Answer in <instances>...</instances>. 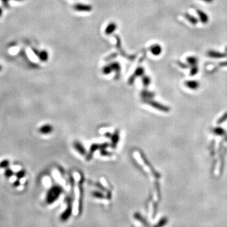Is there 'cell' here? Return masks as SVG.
<instances>
[{
	"label": "cell",
	"instance_id": "cell-27",
	"mask_svg": "<svg viewBox=\"0 0 227 227\" xmlns=\"http://www.w3.org/2000/svg\"><path fill=\"white\" fill-rule=\"evenodd\" d=\"M198 70H199V69H198V67H197V65L192 66V67H191V71H190V75L191 76H195L196 74H197Z\"/></svg>",
	"mask_w": 227,
	"mask_h": 227
},
{
	"label": "cell",
	"instance_id": "cell-17",
	"mask_svg": "<svg viewBox=\"0 0 227 227\" xmlns=\"http://www.w3.org/2000/svg\"><path fill=\"white\" fill-rule=\"evenodd\" d=\"M150 52L155 56H159L162 52V47L160 45L155 44L152 45L150 47Z\"/></svg>",
	"mask_w": 227,
	"mask_h": 227
},
{
	"label": "cell",
	"instance_id": "cell-26",
	"mask_svg": "<svg viewBox=\"0 0 227 227\" xmlns=\"http://www.w3.org/2000/svg\"><path fill=\"white\" fill-rule=\"evenodd\" d=\"M25 175H26V171L25 170H23V169L19 170V172H17L15 173V175L17 177V178L19 179H21L23 178V177H25Z\"/></svg>",
	"mask_w": 227,
	"mask_h": 227
},
{
	"label": "cell",
	"instance_id": "cell-2",
	"mask_svg": "<svg viewBox=\"0 0 227 227\" xmlns=\"http://www.w3.org/2000/svg\"><path fill=\"white\" fill-rule=\"evenodd\" d=\"M120 70H121V67L120 64L118 62H114L104 66L102 69V72L104 74H109L114 72L116 74V78L118 79L120 76Z\"/></svg>",
	"mask_w": 227,
	"mask_h": 227
},
{
	"label": "cell",
	"instance_id": "cell-40",
	"mask_svg": "<svg viewBox=\"0 0 227 227\" xmlns=\"http://www.w3.org/2000/svg\"><path fill=\"white\" fill-rule=\"evenodd\" d=\"M2 14H3V9L2 8L0 7V17L2 16Z\"/></svg>",
	"mask_w": 227,
	"mask_h": 227
},
{
	"label": "cell",
	"instance_id": "cell-32",
	"mask_svg": "<svg viewBox=\"0 0 227 227\" xmlns=\"http://www.w3.org/2000/svg\"><path fill=\"white\" fill-rule=\"evenodd\" d=\"M226 120H227V112H226L225 114L221 117V118H220L218 119V120L217 121V123L219 125V124L224 122Z\"/></svg>",
	"mask_w": 227,
	"mask_h": 227
},
{
	"label": "cell",
	"instance_id": "cell-35",
	"mask_svg": "<svg viewBox=\"0 0 227 227\" xmlns=\"http://www.w3.org/2000/svg\"><path fill=\"white\" fill-rule=\"evenodd\" d=\"M100 145H101L100 150H101V149H106L108 147H109V144L107 143H102V144H100Z\"/></svg>",
	"mask_w": 227,
	"mask_h": 227
},
{
	"label": "cell",
	"instance_id": "cell-41",
	"mask_svg": "<svg viewBox=\"0 0 227 227\" xmlns=\"http://www.w3.org/2000/svg\"><path fill=\"white\" fill-rule=\"evenodd\" d=\"M13 1H22L23 0H13Z\"/></svg>",
	"mask_w": 227,
	"mask_h": 227
},
{
	"label": "cell",
	"instance_id": "cell-42",
	"mask_svg": "<svg viewBox=\"0 0 227 227\" xmlns=\"http://www.w3.org/2000/svg\"><path fill=\"white\" fill-rule=\"evenodd\" d=\"M2 69H3V67L1 65H0V72H1V71L2 70Z\"/></svg>",
	"mask_w": 227,
	"mask_h": 227
},
{
	"label": "cell",
	"instance_id": "cell-23",
	"mask_svg": "<svg viewBox=\"0 0 227 227\" xmlns=\"http://www.w3.org/2000/svg\"><path fill=\"white\" fill-rule=\"evenodd\" d=\"M93 197L99 199H103L107 198V196H105V194L100 191H93L91 193Z\"/></svg>",
	"mask_w": 227,
	"mask_h": 227
},
{
	"label": "cell",
	"instance_id": "cell-13",
	"mask_svg": "<svg viewBox=\"0 0 227 227\" xmlns=\"http://www.w3.org/2000/svg\"><path fill=\"white\" fill-rule=\"evenodd\" d=\"M207 54L209 57H210V58H216V59L223 58H225V57H227V54H226V53L215 51L213 50H210L209 51H208Z\"/></svg>",
	"mask_w": 227,
	"mask_h": 227
},
{
	"label": "cell",
	"instance_id": "cell-22",
	"mask_svg": "<svg viewBox=\"0 0 227 227\" xmlns=\"http://www.w3.org/2000/svg\"><path fill=\"white\" fill-rule=\"evenodd\" d=\"M186 61L191 66L196 65L197 63V58L194 56H189L186 58Z\"/></svg>",
	"mask_w": 227,
	"mask_h": 227
},
{
	"label": "cell",
	"instance_id": "cell-6",
	"mask_svg": "<svg viewBox=\"0 0 227 227\" xmlns=\"http://www.w3.org/2000/svg\"><path fill=\"white\" fill-rule=\"evenodd\" d=\"M140 158H141V160L143 161V162L144 164V165H146L147 167L150 170L151 172L152 173V174L154 176V177L157 179H159L160 178V174L157 172H156V170L153 168V166L150 164V163L149 162V161L147 160V158L145 157V156L144 155V154L142 153V152H140Z\"/></svg>",
	"mask_w": 227,
	"mask_h": 227
},
{
	"label": "cell",
	"instance_id": "cell-34",
	"mask_svg": "<svg viewBox=\"0 0 227 227\" xmlns=\"http://www.w3.org/2000/svg\"><path fill=\"white\" fill-rule=\"evenodd\" d=\"M20 179H17V180H16L15 182H13V186L14 187H19L20 185V180H19Z\"/></svg>",
	"mask_w": 227,
	"mask_h": 227
},
{
	"label": "cell",
	"instance_id": "cell-5",
	"mask_svg": "<svg viewBox=\"0 0 227 227\" xmlns=\"http://www.w3.org/2000/svg\"><path fill=\"white\" fill-rule=\"evenodd\" d=\"M143 102L151 105L152 107L159 110V111L165 112H168L170 111V109L168 107H166V106L160 104V103L157 102L150 100V99H144Z\"/></svg>",
	"mask_w": 227,
	"mask_h": 227
},
{
	"label": "cell",
	"instance_id": "cell-14",
	"mask_svg": "<svg viewBox=\"0 0 227 227\" xmlns=\"http://www.w3.org/2000/svg\"><path fill=\"white\" fill-rule=\"evenodd\" d=\"M196 12L199 16V20H200L201 23H203V24H206V23H208L209 17L206 13L199 9H197Z\"/></svg>",
	"mask_w": 227,
	"mask_h": 227
},
{
	"label": "cell",
	"instance_id": "cell-30",
	"mask_svg": "<svg viewBox=\"0 0 227 227\" xmlns=\"http://www.w3.org/2000/svg\"><path fill=\"white\" fill-rule=\"evenodd\" d=\"M100 150V153L103 157H112V153L106 150V149H101Z\"/></svg>",
	"mask_w": 227,
	"mask_h": 227
},
{
	"label": "cell",
	"instance_id": "cell-10",
	"mask_svg": "<svg viewBox=\"0 0 227 227\" xmlns=\"http://www.w3.org/2000/svg\"><path fill=\"white\" fill-rule=\"evenodd\" d=\"M33 51L35 53V54L36 55L39 59L41 60V61H47L48 58H49V55H48V53L46 51L44 50H42V51H38L37 49H33Z\"/></svg>",
	"mask_w": 227,
	"mask_h": 227
},
{
	"label": "cell",
	"instance_id": "cell-11",
	"mask_svg": "<svg viewBox=\"0 0 227 227\" xmlns=\"http://www.w3.org/2000/svg\"><path fill=\"white\" fill-rule=\"evenodd\" d=\"M120 139V132L119 130H116L114 133L112 134L111 136V148L113 149H115L117 147L119 141Z\"/></svg>",
	"mask_w": 227,
	"mask_h": 227
},
{
	"label": "cell",
	"instance_id": "cell-19",
	"mask_svg": "<svg viewBox=\"0 0 227 227\" xmlns=\"http://www.w3.org/2000/svg\"><path fill=\"white\" fill-rule=\"evenodd\" d=\"M184 17L186 18V20L188 22H190L191 24L193 25H196L198 23V20L196 17H194V16L190 15L189 13H184Z\"/></svg>",
	"mask_w": 227,
	"mask_h": 227
},
{
	"label": "cell",
	"instance_id": "cell-15",
	"mask_svg": "<svg viewBox=\"0 0 227 227\" xmlns=\"http://www.w3.org/2000/svg\"><path fill=\"white\" fill-rule=\"evenodd\" d=\"M73 147L74 149L77 151V152L81 155H86L87 154V151L85 150V148L82 145V144L80 143L78 141H75L74 143Z\"/></svg>",
	"mask_w": 227,
	"mask_h": 227
},
{
	"label": "cell",
	"instance_id": "cell-12",
	"mask_svg": "<svg viewBox=\"0 0 227 227\" xmlns=\"http://www.w3.org/2000/svg\"><path fill=\"white\" fill-rule=\"evenodd\" d=\"M185 86L187 88H189V89L196 90L198 89L199 88L200 84L199 81L196 80H187L186 81L185 83H184Z\"/></svg>",
	"mask_w": 227,
	"mask_h": 227
},
{
	"label": "cell",
	"instance_id": "cell-31",
	"mask_svg": "<svg viewBox=\"0 0 227 227\" xmlns=\"http://www.w3.org/2000/svg\"><path fill=\"white\" fill-rule=\"evenodd\" d=\"M167 223V219L166 218H163L162 219H160V221L158 222V223L155 226H162L165 225L166 223Z\"/></svg>",
	"mask_w": 227,
	"mask_h": 227
},
{
	"label": "cell",
	"instance_id": "cell-20",
	"mask_svg": "<svg viewBox=\"0 0 227 227\" xmlns=\"http://www.w3.org/2000/svg\"><path fill=\"white\" fill-rule=\"evenodd\" d=\"M134 218H135L136 220H138V221H140L141 223H142V224H143V225H145V226H148V225H149L148 224V223H147V221H146V219H145L143 216H142L139 213H134Z\"/></svg>",
	"mask_w": 227,
	"mask_h": 227
},
{
	"label": "cell",
	"instance_id": "cell-28",
	"mask_svg": "<svg viewBox=\"0 0 227 227\" xmlns=\"http://www.w3.org/2000/svg\"><path fill=\"white\" fill-rule=\"evenodd\" d=\"M4 174L5 175V177H7V178H10V177H12L13 175L14 172H13V171L11 169L6 168L5 169V170Z\"/></svg>",
	"mask_w": 227,
	"mask_h": 227
},
{
	"label": "cell",
	"instance_id": "cell-33",
	"mask_svg": "<svg viewBox=\"0 0 227 227\" xmlns=\"http://www.w3.org/2000/svg\"><path fill=\"white\" fill-rule=\"evenodd\" d=\"M2 3H3V5L4 6V7L5 8H8L9 7V2L10 0H1Z\"/></svg>",
	"mask_w": 227,
	"mask_h": 227
},
{
	"label": "cell",
	"instance_id": "cell-29",
	"mask_svg": "<svg viewBox=\"0 0 227 227\" xmlns=\"http://www.w3.org/2000/svg\"><path fill=\"white\" fill-rule=\"evenodd\" d=\"M10 165V162L8 160H3L0 162V169H6Z\"/></svg>",
	"mask_w": 227,
	"mask_h": 227
},
{
	"label": "cell",
	"instance_id": "cell-1",
	"mask_svg": "<svg viewBox=\"0 0 227 227\" xmlns=\"http://www.w3.org/2000/svg\"><path fill=\"white\" fill-rule=\"evenodd\" d=\"M63 189L61 186L55 185L51 187L47 191L45 196V202L47 204H52L58 199L60 196L63 193Z\"/></svg>",
	"mask_w": 227,
	"mask_h": 227
},
{
	"label": "cell",
	"instance_id": "cell-38",
	"mask_svg": "<svg viewBox=\"0 0 227 227\" xmlns=\"http://www.w3.org/2000/svg\"><path fill=\"white\" fill-rule=\"evenodd\" d=\"M104 136H105L106 138H110V139H111V136H112V134H111V133H109V132H107L106 133H105Z\"/></svg>",
	"mask_w": 227,
	"mask_h": 227
},
{
	"label": "cell",
	"instance_id": "cell-7",
	"mask_svg": "<svg viewBox=\"0 0 227 227\" xmlns=\"http://www.w3.org/2000/svg\"><path fill=\"white\" fill-rule=\"evenodd\" d=\"M73 8L76 12H90L92 10V6L90 5L77 3L73 6Z\"/></svg>",
	"mask_w": 227,
	"mask_h": 227
},
{
	"label": "cell",
	"instance_id": "cell-4",
	"mask_svg": "<svg viewBox=\"0 0 227 227\" xmlns=\"http://www.w3.org/2000/svg\"><path fill=\"white\" fill-rule=\"evenodd\" d=\"M84 181V177L81 175L80 177V179L78 183V191H79V197H78V214L80 215L81 213V210H82V198H83V183Z\"/></svg>",
	"mask_w": 227,
	"mask_h": 227
},
{
	"label": "cell",
	"instance_id": "cell-25",
	"mask_svg": "<svg viewBox=\"0 0 227 227\" xmlns=\"http://www.w3.org/2000/svg\"><path fill=\"white\" fill-rule=\"evenodd\" d=\"M142 82H143V84L145 87H148V85L151 83L150 78L147 75L143 76H142Z\"/></svg>",
	"mask_w": 227,
	"mask_h": 227
},
{
	"label": "cell",
	"instance_id": "cell-39",
	"mask_svg": "<svg viewBox=\"0 0 227 227\" xmlns=\"http://www.w3.org/2000/svg\"><path fill=\"white\" fill-rule=\"evenodd\" d=\"M201 1H204V2L208 3H212V2H213L214 0H201Z\"/></svg>",
	"mask_w": 227,
	"mask_h": 227
},
{
	"label": "cell",
	"instance_id": "cell-18",
	"mask_svg": "<svg viewBox=\"0 0 227 227\" xmlns=\"http://www.w3.org/2000/svg\"><path fill=\"white\" fill-rule=\"evenodd\" d=\"M117 27H118V26H117V24H116L115 23H110L109 24H108L107 27L105 28V33L107 35L111 34L117 29Z\"/></svg>",
	"mask_w": 227,
	"mask_h": 227
},
{
	"label": "cell",
	"instance_id": "cell-8",
	"mask_svg": "<svg viewBox=\"0 0 227 227\" xmlns=\"http://www.w3.org/2000/svg\"><path fill=\"white\" fill-rule=\"evenodd\" d=\"M144 73V69L143 67H138L137 69L135 70V72L133 74V75L131 76L128 80V83L129 85H132L135 81L136 78L139 76H143Z\"/></svg>",
	"mask_w": 227,
	"mask_h": 227
},
{
	"label": "cell",
	"instance_id": "cell-24",
	"mask_svg": "<svg viewBox=\"0 0 227 227\" xmlns=\"http://www.w3.org/2000/svg\"><path fill=\"white\" fill-rule=\"evenodd\" d=\"M213 132L216 134H218V135L226 136L225 131L223 128H221V127H216V128L213 129Z\"/></svg>",
	"mask_w": 227,
	"mask_h": 227
},
{
	"label": "cell",
	"instance_id": "cell-3",
	"mask_svg": "<svg viewBox=\"0 0 227 227\" xmlns=\"http://www.w3.org/2000/svg\"><path fill=\"white\" fill-rule=\"evenodd\" d=\"M65 201L67 204V208L66 210L63 211L61 216H60V219H61V220L63 221H66L68 220L72 214V197L71 196H68L65 199Z\"/></svg>",
	"mask_w": 227,
	"mask_h": 227
},
{
	"label": "cell",
	"instance_id": "cell-21",
	"mask_svg": "<svg viewBox=\"0 0 227 227\" xmlns=\"http://www.w3.org/2000/svg\"><path fill=\"white\" fill-rule=\"evenodd\" d=\"M141 95L142 97H143L144 99H149L154 97V93L151 91H149L148 90H143L141 93Z\"/></svg>",
	"mask_w": 227,
	"mask_h": 227
},
{
	"label": "cell",
	"instance_id": "cell-16",
	"mask_svg": "<svg viewBox=\"0 0 227 227\" xmlns=\"http://www.w3.org/2000/svg\"><path fill=\"white\" fill-rule=\"evenodd\" d=\"M53 127L50 125H45L39 129V132L42 134H48L52 132Z\"/></svg>",
	"mask_w": 227,
	"mask_h": 227
},
{
	"label": "cell",
	"instance_id": "cell-36",
	"mask_svg": "<svg viewBox=\"0 0 227 227\" xmlns=\"http://www.w3.org/2000/svg\"><path fill=\"white\" fill-rule=\"evenodd\" d=\"M177 64H178V65H179L180 67H182V68H187V67H188L187 66H186V65H184V63H180V61H177Z\"/></svg>",
	"mask_w": 227,
	"mask_h": 227
},
{
	"label": "cell",
	"instance_id": "cell-37",
	"mask_svg": "<svg viewBox=\"0 0 227 227\" xmlns=\"http://www.w3.org/2000/svg\"><path fill=\"white\" fill-rule=\"evenodd\" d=\"M219 66H221V67H226L227 66V61H224V62H221L219 64Z\"/></svg>",
	"mask_w": 227,
	"mask_h": 227
},
{
	"label": "cell",
	"instance_id": "cell-9",
	"mask_svg": "<svg viewBox=\"0 0 227 227\" xmlns=\"http://www.w3.org/2000/svg\"><path fill=\"white\" fill-rule=\"evenodd\" d=\"M101 148V145L100 144H97V143H94L91 145V147L90 148L89 151H88V154L86 156V160L87 161H89L92 158V157L95 153V151H96L98 150H100Z\"/></svg>",
	"mask_w": 227,
	"mask_h": 227
}]
</instances>
